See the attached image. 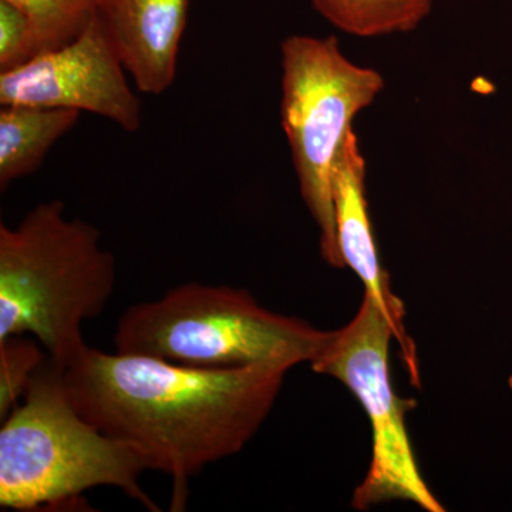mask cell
Masks as SVG:
<instances>
[{
  "mask_svg": "<svg viewBox=\"0 0 512 512\" xmlns=\"http://www.w3.org/2000/svg\"><path fill=\"white\" fill-rule=\"evenodd\" d=\"M80 119V111L2 104L0 110V187L35 173L57 141Z\"/></svg>",
  "mask_w": 512,
  "mask_h": 512,
  "instance_id": "cell-10",
  "label": "cell"
},
{
  "mask_svg": "<svg viewBox=\"0 0 512 512\" xmlns=\"http://www.w3.org/2000/svg\"><path fill=\"white\" fill-rule=\"evenodd\" d=\"M148 471L134 448L107 436L73 406L63 369L47 356L0 429V507L15 511L84 505L83 494L114 487L150 511Z\"/></svg>",
  "mask_w": 512,
  "mask_h": 512,
  "instance_id": "cell-3",
  "label": "cell"
},
{
  "mask_svg": "<svg viewBox=\"0 0 512 512\" xmlns=\"http://www.w3.org/2000/svg\"><path fill=\"white\" fill-rule=\"evenodd\" d=\"M33 57L28 19L18 8L0 0V72L16 69Z\"/></svg>",
  "mask_w": 512,
  "mask_h": 512,
  "instance_id": "cell-14",
  "label": "cell"
},
{
  "mask_svg": "<svg viewBox=\"0 0 512 512\" xmlns=\"http://www.w3.org/2000/svg\"><path fill=\"white\" fill-rule=\"evenodd\" d=\"M116 285L99 229L67 217L62 201L36 205L18 227L0 225V340L35 336L64 369L86 349L82 326Z\"/></svg>",
  "mask_w": 512,
  "mask_h": 512,
  "instance_id": "cell-2",
  "label": "cell"
},
{
  "mask_svg": "<svg viewBox=\"0 0 512 512\" xmlns=\"http://www.w3.org/2000/svg\"><path fill=\"white\" fill-rule=\"evenodd\" d=\"M190 0H103L100 16L140 92L161 94L177 74Z\"/></svg>",
  "mask_w": 512,
  "mask_h": 512,
  "instance_id": "cell-9",
  "label": "cell"
},
{
  "mask_svg": "<svg viewBox=\"0 0 512 512\" xmlns=\"http://www.w3.org/2000/svg\"><path fill=\"white\" fill-rule=\"evenodd\" d=\"M329 23L356 37L402 35L419 28L434 0H311Z\"/></svg>",
  "mask_w": 512,
  "mask_h": 512,
  "instance_id": "cell-11",
  "label": "cell"
},
{
  "mask_svg": "<svg viewBox=\"0 0 512 512\" xmlns=\"http://www.w3.org/2000/svg\"><path fill=\"white\" fill-rule=\"evenodd\" d=\"M336 238L343 265L348 266L365 286V295L383 313L393 330L410 383L421 386L416 343L407 333L406 306L392 292L389 274L377 251L366 200V160L355 131L350 134L333 181Z\"/></svg>",
  "mask_w": 512,
  "mask_h": 512,
  "instance_id": "cell-8",
  "label": "cell"
},
{
  "mask_svg": "<svg viewBox=\"0 0 512 512\" xmlns=\"http://www.w3.org/2000/svg\"><path fill=\"white\" fill-rule=\"evenodd\" d=\"M28 19L35 56L73 42L103 0H6Z\"/></svg>",
  "mask_w": 512,
  "mask_h": 512,
  "instance_id": "cell-12",
  "label": "cell"
},
{
  "mask_svg": "<svg viewBox=\"0 0 512 512\" xmlns=\"http://www.w3.org/2000/svg\"><path fill=\"white\" fill-rule=\"evenodd\" d=\"M393 330L372 299L363 296L359 311L348 325L329 332L313 372L335 377L353 393L372 427V460L352 497L355 510L366 511L390 501H409L427 512H444L414 454L407 414L416 409L414 399H403L390 376Z\"/></svg>",
  "mask_w": 512,
  "mask_h": 512,
  "instance_id": "cell-6",
  "label": "cell"
},
{
  "mask_svg": "<svg viewBox=\"0 0 512 512\" xmlns=\"http://www.w3.org/2000/svg\"><path fill=\"white\" fill-rule=\"evenodd\" d=\"M508 387H510L511 393H512V375L508 377Z\"/></svg>",
  "mask_w": 512,
  "mask_h": 512,
  "instance_id": "cell-15",
  "label": "cell"
},
{
  "mask_svg": "<svg viewBox=\"0 0 512 512\" xmlns=\"http://www.w3.org/2000/svg\"><path fill=\"white\" fill-rule=\"evenodd\" d=\"M305 320L269 311L245 289L190 282L121 315L116 352L192 367L311 362L328 339Z\"/></svg>",
  "mask_w": 512,
  "mask_h": 512,
  "instance_id": "cell-4",
  "label": "cell"
},
{
  "mask_svg": "<svg viewBox=\"0 0 512 512\" xmlns=\"http://www.w3.org/2000/svg\"><path fill=\"white\" fill-rule=\"evenodd\" d=\"M293 367H192L86 346L64 367L63 384L84 419L173 478V507H184L191 477L254 439Z\"/></svg>",
  "mask_w": 512,
  "mask_h": 512,
  "instance_id": "cell-1",
  "label": "cell"
},
{
  "mask_svg": "<svg viewBox=\"0 0 512 512\" xmlns=\"http://www.w3.org/2000/svg\"><path fill=\"white\" fill-rule=\"evenodd\" d=\"M126 72L99 10L73 42L0 73V104L87 111L134 133L143 114Z\"/></svg>",
  "mask_w": 512,
  "mask_h": 512,
  "instance_id": "cell-7",
  "label": "cell"
},
{
  "mask_svg": "<svg viewBox=\"0 0 512 512\" xmlns=\"http://www.w3.org/2000/svg\"><path fill=\"white\" fill-rule=\"evenodd\" d=\"M47 356L45 348L26 335L0 340V419L18 406Z\"/></svg>",
  "mask_w": 512,
  "mask_h": 512,
  "instance_id": "cell-13",
  "label": "cell"
},
{
  "mask_svg": "<svg viewBox=\"0 0 512 512\" xmlns=\"http://www.w3.org/2000/svg\"><path fill=\"white\" fill-rule=\"evenodd\" d=\"M281 67V121L302 200L318 225L322 258L332 268H345L336 238L333 181L353 121L375 103L384 79L346 57L333 36L286 37Z\"/></svg>",
  "mask_w": 512,
  "mask_h": 512,
  "instance_id": "cell-5",
  "label": "cell"
}]
</instances>
